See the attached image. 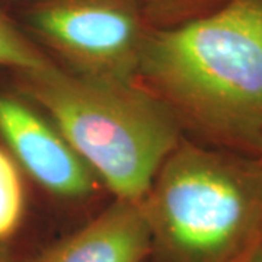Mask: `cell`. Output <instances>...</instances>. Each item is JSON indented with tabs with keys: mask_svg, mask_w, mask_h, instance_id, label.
Listing matches in <instances>:
<instances>
[{
	"mask_svg": "<svg viewBox=\"0 0 262 262\" xmlns=\"http://www.w3.org/2000/svg\"><path fill=\"white\" fill-rule=\"evenodd\" d=\"M0 66L31 75L47 72L57 64L0 12Z\"/></svg>",
	"mask_w": 262,
	"mask_h": 262,
	"instance_id": "cell-7",
	"label": "cell"
},
{
	"mask_svg": "<svg viewBox=\"0 0 262 262\" xmlns=\"http://www.w3.org/2000/svg\"><path fill=\"white\" fill-rule=\"evenodd\" d=\"M24 79L115 200L141 203L181 143V127L168 108L137 83L86 77L58 66Z\"/></svg>",
	"mask_w": 262,
	"mask_h": 262,
	"instance_id": "cell-3",
	"label": "cell"
},
{
	"mask_svg": "<svg viewBox=\"0 0 262 262\" xmlns=\"http://www.w3.org/2000/svg\"><path fill=\"white\" fill-rule=\"evenodd\" d=\"M140 204L156 262H248L262 245V160L181 141Z\"/></svg>",
	"mask_w": 262,
	"mask_h": 262,
	"instance_id": "cell-2",
	"label": "cell"
},
{
	"mask_svg": "<svg viewBox=\"0 0 262 262\" xmlns=\"http://www.w3.org/2000/svg\"><path fill=\"white\" fill-rule=\"evenodd\" d=\"M139 79L179 127L262 160V0L147 34Z\"/></svg>",
	"mask_w": 262,
	"mask_h": 262,
	"instance_id": "cell-1",
	"label": "cell"
},
{
	"mask_svg": "<svg viewBox=\"0 0 262 262\" xmlns=\"http://www.w3.org/2000/svg\"><path fill=\"white\" fill-rule=\"evenodd\" d=\"M248 262H262V245L253 252V255L249 258Z\"/></svg>",
	"mask_w": 262,
	"mask_h": 262,
	"instance_id": "cell-9",
	"label": "cell"
},
{
	"mask_svg": "<svg viewBox=\"0 0 262 262\" xmlns=\"http://www.w3.org/2000/svg\"><path fill=\"white\" fill-rule=\"evenodd\" d=\"M150 251L149 227L140 203L115 200L37 262H144Z\"/></svg>",
	"mask_w": 262,
	"mask_h": 262,
	"instance_id": "cell-6",
	"label": "cell"
},
{
	"mask_svg": "<svg viewBox=\"0 0 262 262\" xmlns=\"http://www.w3.org/2000/svg\"><path fill=\"white\" fill-rule=\"evenodd\" d=\"M24 214V187L18 168L0 149V241L18 229Z\"/></svg>",
	"mask_w": 262,
	"mask_h": 262,
	"instance_id": "cell-8",
	"label": "cell"
},
{
	"mask_svg": "<svg viewBox=\"0 0 262 262\" xmlns=\"http://www.w3.org/2000/svg\"><path fill=\"white\" fill-rule=\"evenodd\" d=\"M28 20L69 72L137 83L147 37L137 0H42Z\"/></svg>",
	"mask_w": 262,
	"mask_h": 262,
	"instance_id": "cell-4",
	"label": "cell"
},
{
	"mask_svg": "<svg viewBox=\"0 0 262 262\" xmlns=\"http://www.w3.org/2000/svg\"><path fill=\"white\" fill-rule=\"evenodd\" d=\"M0 134L22 168L48 192L63 198L94 192L98 178L56 125L5 95H0Z\"/></svg>",
	"mask_w": 262,
	"mask_h": 262,
	"instance_id": "cell-5",
	"label": "cell"
}]
</instances>
